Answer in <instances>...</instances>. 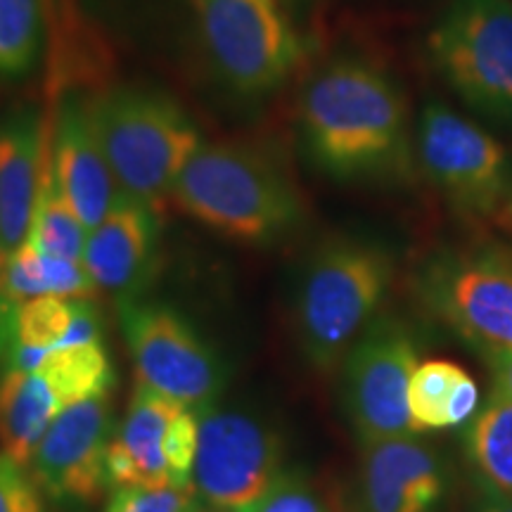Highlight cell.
Listing matches in <instances>:
<instances>
[{"instance_id":"obj_29","label":"cell","mask_w":512,"mask_h":512,"mask_svg":"<svg viewBox=\"0 0 512 512\" xmlns=\"http://www.w3.org/2000/svg\"><path fill=\"white\" fill-rule=\"evenodd\" d=\"M254 512H325L323 505L302 477L287 472L275 479L264 501L256 505Z\"/></svg>"},{"instance_id":"obj_33","label":"cell","mask_w":512,"mask_h":512,"mask_svg":"<svg viewBox=\"0 0 512 512\" xmlns=\"http://www.w3.org/2000/svg\"><path fill=\"white\" fill-rule=\"evenodd\" d=\"M0 264H3V249H0Z\"/></svg>"},{"instance_id":"obj_9","label":"cell","mask_w":512,"mask_h":512,"mask_svg":"<svg viewBox=\"0 0 512 512\" xmlns=\"http://www.w3.org/2000/svg\"><path fill=\"white\" fill-rule=\"evenodd\" d=\"M418 342L394 316H380L344 356V408L361 446L420 434L408 389L418 368Z\"/></svg>"},{"instance_id":"obj_22","label":"cell","mask_w":512,"mask_h":512,"mask_svg":"<svg viewBox=\"0 0 512 512\" xmlns=\"http://www.w3.org/2000/svg\"><path fill=\"white\" fill-rule=\"evenodd\" d=\"M41 50V0H0V81L27 76Z\"/></svg>"},{"instance_id":"obj_1","label":"cell","mask_w":512,"mask_h":512,"mask_svg":"<svg viewBox=\"0 0 512 512\" xmlns=\"http://www.w3.org/2000/svg\"><path fill=\"white\" fill-rule=\"evenodd\" d=\"M299 136L309 162L335 181L401 178L415 147L406 95L377 64L342 57L306 83Z\"/></svg>"},{"instance_id":"obj_6","label":"cell","mask_w":512,"mask_h":512,"mask_svg":"<svg viewBox=\"0 0 512 512\" xmlns=\"http://www.w3.org/2000/svg\"><path fill=\"white\" fill-rule=\"evenodd\" d=\"M214 69L240 95H264L290 79L302 38L280 0H192Z\"/></svg>"},{"instance_id":"obj_5","label":"cell","mask_w":512,"mask_h":512,"mask_svg":"<svg viewBox=\"0 0 512 512\" xmlns=\"http://www.w3.org/2000/svg\"><path fill=\"white\" fill-rule=\"evenodd\" d=\"M427 50L470 110L512 124V0H453L427 36Z\"/></svg>"},{"instance_id":"obj_31","label":"cell","mask_w":512,"mask_h":512,"mask_svg":"<svg viewBox=\"0 0 512 512\" xmlns=\"http://www.w3.org/2000/svg\"><path fill=\"white\" fill-rule=\"evenodd\" d=\"M17 309L0 290V373H5L10 366L12 351H15L17 337Z\"/></svg>"},{"instance_id":"obj_26","label":"cell","mask_w":512,"mask_h":512,"mask_svg":"<svg viewBox=\"0 0 512 512\" xmlns=\"http://www.w3.org/2000/svg\"><path fill=\"white\" fill-rule=\"evenodd\" d=\"M197 439H200V420L195 413L185 411L171 422L164 441L171 486H195L192 484V467H195L197 456Z\"/></svg>"},{"instance_id":"obj_16","label":"cell","mask_w":512,"mask_h":512,"mask_svg":"<svg viewBox=\"0 0 512 512\" xmlns=\"http://www.w3.org/2000/svg\"><path fill=\"white\" fill-rule=\"evenodd\" d=\"M43 126L34 107L0 114V249L3 259L27 240L41 185Z\"/></svg>"},{"instance_id":"obj_11","label":"cell","mask_w":512,"mask_h":512,"mask_svg":"<svg viewBox=\"0 0 512 512\" xmlns=\"http://www.w3.org/2000/svg\"><path fill=\"white\" fill-rule=\"evenodd\" d=\"M200 439L192 477L219 510L254 512L280 472V439L261 420L240 411L200 408Z\"/></svg>"},{"instance_id":"obj_15","label":"cell","mask_w":512,"mask_h":512,"mask_svg":"<svg viewBox=\"0 0 512 512\" xmlns=\"http://www.w3.org/2000/svg\"><path fill=\"white\" fill-rule=\"evenodd\" d=\"M50 159L62 195L91 233L110 214L121 195L95 131L91 98L72 95L62 102Z\"/></svg>"},{"instance_id":"obj_24","label":"cell","mask_w":512,"mask_h":512,"mask_svg":"<svg viewBox=\"0 0 512 512\" xmlns=\"http://www.w3.org/2000/svg\"><path fill=\"white\" fill-rule=\"evenodd\" d=\"M76 299L36 297L17 309V337L22 344L57 349L67 337Z\"/></svg>"},{"instance_id":"obj_2","label":"cell","mask_w":512,"mask_h":512,"mask_svg":"<svg viewBox=\"0 0 512 512\" xmlns=\"http://www.w3.org/2000/svg\"><path fill=\"white\" fill-rule=\"evenodd\" d=\"M169 200L190 219L245 245L278 242L304 214L283 169L261 150L240 143H202L176 178Z\"/></svg>"},{"instance_id":"obj_4","label":"cell","mask_w":512,"mask_h":512,"mask_svg":"<svg viewBox=\"0 0 512 512\" xmlns=\"http://www.w3.org/2000/svg\"><path fill=\"white\" fill-rule=\"evenodd\" d=\"M91 107L119 190L159 211L200 150V128L174 98L150 88H110L91 98Z\"/></svg>"},{"instance_id":"obj_19","label":"cell","mask_w":512,"mask_h":512,"mask_svg":"<svg viewBox=\"0 0 512 512\" xmlns=\"http://www.w3.org/2000/svg\"><path fill=\"white\" fill-rule=\"evenodd\" d=\"M477 484L512 501V399L491 392L463 434Z\"/></svg>"},{"instance_id":"obj_14","label":"cell","mask_w":512,"mask_h":512,"mask_svg":"<svg viewBox=\"0 0 512 512\" xmlns=\"http://www.w3.org/2000/svg\"><path fill=\"white\" fill-rule=\"evenodd\" d=\"M413 437L363 446L358 498L361 512H437L446 496L439 453Z\"/></svg>"},{"instance_id":"obj_34","label":"cell","mask_w":512,"mask_h":512,"mask_svg":"<svg viewBox=\"0 0 512 512\" xmlns=\"http://www.w3.org/2000/svg\"><path fill=\"white\" fill-rule=\"evenodd\" d=\"M510 207H512V190H510Z\"/></svg>"},{"instance_id":"obj_25","label":"cell","mask_w":512,"mask_h":512,"mask_svg":"<svg viewBox=\"0 0 512 512\" xmlns=\"http://www.w3.org/2000/svg\"><path fill=\"white\" fill-rule=\"evenodd\" d=\"M105 512H197V486H117Z\"/></svg>"},{"instance_id":"obj_23","label":"cell","mask_w":512,"mask_h":512,"mask_svg":"<svg viewBox=\"0 0 512 512\" xmlns=\"http://www.w3.org/2000/svg\"><path fill=\"white\" fill-rule=\"evenodd\" d=\"M467 377L470 375L463 368L444 361V358L418 363L411 377L408 403H411L413 422L420 434L448 427V411H451L453 396Z\"/></svg>"},{"instance_id":"obj_12","label":"cell","mask_w":512,"mask_h":512,"mask_svg":"<svg viewBox=\"0 0 512 512\" xmlns=\"http://www.w3.org/2000/svg\"><path fill=\"white\" fill-rule=\"evenodd\" d=\"M112 430V394L64 408L31 456L29 475L53 501L93 503L110 484L107 448Z\"/></svg>"},{"instance_id":"obj_18","label":"cell","mask_w":512,"mask_h":512,"mask_svg":"<svg viewBox=\"0 0 512 512\" xmlns=\"http://www.w3.org/2000/svg\"><path fill=\"white\" fill-rule=\"evenodd\" d=\"M64 401L41 373L8 368L0 373V446L22 467L29 465Z\"/></svg>"},{"instance_id":"obj_27","label":"cell","mask_w":512,"mask_h":512,"mask_svg":"<svg viewBox=\"0 0 512 512\" xmlns=\"http://www.w3.org/2000/svg\"><path fill=\"white\" fill-rule=\"evenodd\" d=\"M43 285H46L48 297H62V299H88L95 302L98 299L100 287L95 285L91 273L83 268L81 261L62 259V256L43 254Z\"/></svg>"},{"instance_id":"obj_7","label":"cell","mask_w":512,"mask_h":512,"mask_svg":"<svg viewBox=\"0 0 512 512\" xmlns=\"http://www.w3.org/2000/svg\"><path fill=\"white\" fill-rule=\"evenodd\" d=\"M415 159L448 207L465 219L496 214L512 190V164L503 143L439 100L422 107Z\"/></svg>"},{"instance_id":"obj_13","label":"cell","mask_w":512,"mask_h":512,"mask_svg":"<svg viewBox=\"0 0 512 512\" xmlns=\"http://www.w3.org/2000/svg\"><path fill=\"white\" fill-rule=\"evenodd\" d=\"M159 211L121 192L98 228L88 233L81 264L95 285L119 302L136 299L159 261Z\"/></svg>"},{"instance_id":"obj_8","label":"cell","mask_w":512,"mask_h":512,"mask_svg":"<svg viewBox=\"0 0 512 512\" xmlns=\"http://www.w3.org/2000/svg\"><path fill=\"white\" fill-rule=\"evenodd\" d=\"M415 290L467 344L512 351V254L505 249H441L420 266Z\"/></svg>"},{"instance_id":"obj_28","label":"cell","mask_w":512,"mask_h":512,"mask_svg":"<svg viewBox=\"0 0 512 512\" xmlns=\"http://www.w3.org/2000/svg\"><path fill=\"white\" fill-rule=\"evenodd\" d=\"M0 512H48L41 486L5 453H0Z\"/></svg>"},{"instance_id":"obj_21","label":"cell","mask_w":512,"mask_h":512,"mask_svg":"<svg viewBox=\"0 0 512 512\" xmlns=\"http://www.w3.org/2000/svg\"><path fill=\"white\" fill-rule=\"evenodd\" d=\"M36 373H41L53 384L67 408L83 399H91V396L112 394L114 384H117L110 354L102 342L53 349Z\"/></svg>"},{"instance_id":"obj_10","label":"cell","mask_w":512,"mask_h":512,"mask_svg":"<svg viewBox=\"0 0 512 512\" xmlns=\"http://www.w3.org/2000/svg\"><path fill=\"white\" fill-rule=\"evenodd\" d=\"M119 318L140 384L197 411L223 392V363L176 309L136 297L119 302Z\"/></svg>"},{"instance_id":"obj_3","label":"cell","mask_w":512,"mask_h":512,"mask_svg":"<svg viewBox=\"0 0 512 512\" xmlns=\"http://www.w3.org/2000/svg\"><path fill=\"white\" fill-rule=\"evenodd\" d=\"M394 280V259L375 242L332 238L306 261L294 302L299 347L330 373L377 318Z\"/></svg>"},{"instance_id":"obj_20","label":"cell","mask_w":512,"mask_h":512,"mask_svg":"<svg viewBox=\"0 0 512 512\" xmlns=\"http://www.w3.org/2000/svg\"><path fill=\"white\" fill-rule=\"evenodd\" d=\"M27 240L34 242L38 252L72 261H81L83 247H86L88 240L86 226L76 216L67 197L62 195L50 155H46V164H43L34 219H31Z\"/></svg>"},{"instance_id":"obj_32","label":"cell","mask_w":512,"mask_h":512,"mask_svg":"<svg viewBox=\"0 0 512 512\" xmlns=\"http://www.w3.org/2000/svg\"><path fill=\"white\" fill-rule=\"evenodd\" d=\"M475 512H512V501L494 494L486 486H479V496L475 503Z\"/></svg>"},{"instance_id":"obj_17","label":"cell","mask_w":512,"mask_h":512,"mask_svg":"<svg viewBox=\"0 0 512 512\" xmlns=\"http://www.w3.org/2000/svg\"><path fill=\"white\" fill-rule=\"evenodd\" d=\"M188 406L152 387L136 384L126 418L107 448V477L114 486H171L164 441L171 422Z\"/></svg>"},{"instance_id":"obj_30","label":"cell","mask_w":512,"mask_h":512,"mask_svg":"<svg viewBox=\"0 0 512 512\" xmlns=\"http://www.w3.org/2000/svg\"><path fill=\"white\" fill-rule=\"evenodd\" d=\"M470 349H475L477 356L486 363L496 392L512 399V351L484 347V344H470Z\"/></svg>"},{"instance_id":"obj_35","label":"cell","mask_w":512,"mask_h":512,"mask_svg":"<svg viewBox=\"0 0 512 512\" xmlns=\"http://www.w3.org/2000/svg\"><path fill=\"white\" fill-rule=\"evenodd\" d=\"M223 512H238V510H223Z\"/></svg>"}]
</instances>
